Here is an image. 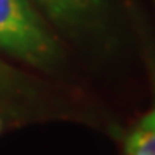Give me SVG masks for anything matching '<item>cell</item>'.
Instances as JSON below:
<instances>
[{
  "mask_svg": "<svg viewBox=\"0 0 155 155\" xmlns=\"http://www.w3.org/2000/svg\"><path fill=\"white\" fill-rule=\"evenodd\" d=\"M33 5L59 29L71 35H83L104 24L109 0H31Z\"/></svg>",
  "mask_w": 155,
  "mask_h": 155,
  "instance_id": "cell-2",
  "label": "cell"
},
{
  "mask_svg": "<svg viewBox=\"0 0 155 155\" xmlns=\"http://www.w3.org/2000/svg\"><path fill=\"white\" fill-rule=\"evenodd\" d=\"M0 50L40 69L62 59L55 35L31 0H0Z\"/></svg>",
  "mask_w": 155,
  "mask_h": 155,
  "instance_id": "cell-1",
  "label": "cell"
},
{
  "mask_svg": "<svg viewBox=\"0 0 155 155\" xmlns=\"http://www.w3.org/2000/svg\"><path fill=\"white\" fill-rule=\"evenodd\" d=\"M7 78H9V71H7V67L0 64V83H5Z\"/></svg>",
  "mask_w": 155,
  "mask_h": 155,
  "instance_id": "cell-4",
  "label": "cell"
},
{
  "mask_svg": "<svg viewBox=\"0 0 155 155\" xmlns=\"http://www.w3.org/2000/svg\"><path fill=\"white\" fill-rule=\"evenodd\" d=\"M126 155H155V109L141 117L127 136Z\"/></svg>",
  "mask_w": 155,
  "mask_h": 155,
  "instance_id": "cell-3",
  "label": "cell"
},
{
  "mask_svg": "<svg viewBox=\"0 0 155 155\" xmlns=\"http://www.w3.org/2000/svg\"><path fill=\"white\" fill-rule=\"evenodd\" d=\"M0 129H2V122H0Z\"/></svg>",
  "mask_w": 155,
  "mask_h": 155,
  "instance_id": "cell-5",
  "label": "cell"
}]
</instances>
